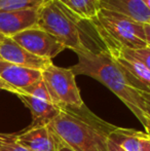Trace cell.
Wrapping results in <instances>:
<instances>
[{
	"label": "cell",
	"mask_w": 150,
	"mask_h": 151,
	"mask_svg": "<svg viewBox=\"0 0 150 151\" xmlns=\"http://www.w3.org/2000/svg\"><path fill=\"white\" fill-rule=\"evenodd\" d=\"M0 59L14 65L39 71H42L48 64L52 63V61L31 54L10 37H4L0 42Z\"/></svg>",
	"instance_id": "obj_8"
},
{
	"label": "cell",
	"mask_w": 150,
	"mask_h": 151,
	"mask_svg": "<svg viewBox=\"0 0 150 151\" xmlns=\"http://www.w3.org/2000/svg\"><path fill=\"white\" fill-rule=\"evenodd\" d=\"M0 78L19 91L42 78L41 71L14 65L0 59Z\"/></svg>",
	"instance_id": "obj_11"
},
{
	"label": "cell",
	"mask_w": 150,
	"mask_h": 151,
	"mask_svg": "<svg viewBox=\"0 0 150 151\" xmlns=\"http://www.w3.org/2000/svg\"><path fill=\"white\" fill-rule=\"evenodd\" d=\"M54 132V131H52ZM54 135H55V139H56V145H57V151H74L73 149H71L58 135L54 132Z\"/></svg>",
	"instance_id": "obj_20"
},
{
	"label": "cell",
	"mask_w": 150,
	"mask_h": 151,
	"mask_svg": "<svg viewBox=\"0 0 150 151\" xmlns=\"http://www.w3.org/2000/svg\"><path fill=\"white\" fill-rule=\"evenodd\" d=\"M107 147H108V151H126L120 147L118 144H116L115 142L109 138L108 142H107Z\"/></svg>",
	"instance_id": "obj_23"
},
{
	"label": "cell",
	"mask_w": 150,
	"mask_h": 151,
	"mask_svg": "<svg viewBox=\"0 0 150 151\" xmlns=\"http://www.w3.org/2000/svg\"><path fill=\"white\" fill-rule=\"evenodd\" d=\"M42 80L47 88L52 102L59 107L81 108L84 103L70 68H62L50 63L41 71Z\"/></svg>",
	"instance_id": "obj_5"
},
{
	"label": "cell",
	"mask_w": 150,
	"mask_h": 151,
	"mask_svg": "<svg viewBox=\"0 0 150 151\" xmlns=\"http://www.w3.org/2000/svg\"><path fill=\"white\" fill-rule=\"evenodd\" d=\"M108 52L132 88L141 93H150V70L146 66L117 50H110Z\"/></svg>",
	"instance_id": "obj_7"
},
{
	"label": "cell",
	"mask_w": 150,
	"mask_h": 151,
	"mask_svg": "<svg viewBox=\"0 0 150 151\" xmlns=\"http://www.w3.org/2000/svg\"><path fill=\"white\" fill-rule=\"evenodd\" d=\"M16 139V136L14 135H4V134H0V146L3 145L6 142L12 141Z\"/></svg>",
	"instance_id": "obj_24"
},
{
	"label": "cell",
	"mask_w": 150,
	"mask_h": 151,
	"mask_svg": "<svg viewBox=\"0 0 150 151\" xmlns=\"http://www.w3.org/2000/svg\"><path fill=\"white\" fill-rule=\"evenodd\" d=\"M110 50H117V52H121V54L128 56L131 58L135 59V60L141 62L144 66L150 70V46H146V47L139 48V50H126V48H113Z\"/></svg>",
	"instance_id": "obj_18"
},
{
	"label": "cell",
	"mask_w": 150,
	"mask_h": 151,
	"mask_svg": "<svg viewBox=\"0 0 150 151\" xmlns=\"http://www.w3.org/2000/svg\"><path fill=\"white\" fill-rule=\"evenodd\" d=\"M144 26V32H145V38H146L147 46H150V22L143 24Z\"/></svg>",
	"instance_id": "obj_25"
},
{
	"label": "cell",
	"mask_w": 150,
	"mask_h": 151,
	"mask_svg": "<svg viewBox=\"0 0 150 151\" xmlns=\"http://www.w3.org/2000/svg\"><path fill=\"white\" fill-rule=\"evenodd\" d=\"M80 21L58 0H50L38 9V28L52 34L65 48L73 52L88 47L82 41Z\"/></svg>",
	"instance_id": "obj_4"
},
{
	"label": "cell",
	"mask_w": 150,
	"mask_h": 151,
	"mask_svg": "<svg viewBox=\"0 0 150 151\" xmlns=\"http://www.w3.org/2000/svg\"><path fill=\"white\" fill-rule=\"evenodd\" d=\"M50 127L74 151H108L107 142L115 127L81 108L61 107Z\"/></svg>",
	"instance_id": "obj_2"
},
{
	"label": "cell",
	"mask_w": 150,
	"mask_h": 151,
	"mask_svg": "<svg viewBox=\"0 0 150 151\" xmlns=\"http://www.w3.org/2000/svg\"><path fill=\"white\" fill-rule=\"evenodd\" d=\"M10 38L31 54L50 61L66 50L52 34L38 27L27 29Z\"/></svg>",
	"instance_id": "obj_6"
},
{
	"label": "cell",
	"mask_w": 150,
	"mask_h": 151,
	"mask_svg": "<svg viewBox=\"0 0 150 151\" xmlns=\"http://www.w3.org/2000/svg\"><path fill=\"white\" fill-rule=\"evenodd\" d=\"M143 1H145V0H143Z\"/></svg>",
	"instance_id": "obj_29"
},
{
	"label": "cell",
	"mask_w": 150,
	"mask_h": 151,
	"mask_svg": "<svg viewBox=\"0 0 150 151\" xmlns=\"http://www.w3.org/2000/svg\"><path fill=\"white\" fill-rule=\"evenodd\" d=\"M3 39H4V36L2 35L1 33H0V42H1V41H2V40H3Z\"/></svg>",
	"instance_id": "obj_28"
},
{
	"label": "cell",
	"mask_w": 150,
	"mask_h": 151,
	"mask_svg": "<svg viewBox=\"0 0 150 151\" xmlns=\"http://www.w3.org/2000/svg\"><path fill=\"white\" fill-rule=\"evenodd\" d=\"M78 62L70 68L75 75H85L98 80L109 88L133 112L147 131L149 117L141 93L128 84L123 73L107 50L95 52L85 47L74 52Z\"/></svg>",
	"instance_id": "obj_1"
},
{
	"label": "cell",
	"mask_w": 150,
	"mask_h": 151,
	"mask_svg": "<svg viewBox=\"0 0 150 151\" xmlns=\"http://www.w3.org/2000/svg\"><path fill=\"white\" fill-rule=\"evenodd\" d=\"M50 0H0V10L39 9Z\"/></svg>",
	"instance_id": "obj_16"
},
{
	"label": "cell",
	"mask_w": 150,
	"mask_h": 151,
	"mask_svg": "<svg viewBox=\"0 0 150 151\" xmlns=\"http://www.w3.org/2000/svg\"><path fill=\"white\" fill-rule=\"evenodd\" d=\"M0 90L10 91V93H16V95H18V93H19V91L17 90V88H12L11 86H9V84H8L7 82H5L3 79H1V78H0Z\"/></svg>",
	"instance_id": "obj_22"
},
{
	"label": "cell",
	"mask_w": 150,
	"mask_h": 151,
	"mask_svg": "<svg viewBox=\"0 0 150 151\" xmlns=\"http://www.w3.org/2000/svg\"><path fill=\"white\" fill-rule=\"evenodd\" d=\"M109 138L126 151H150V135L146 132L115 127Z\"/></svg>",
	"instance_id": "obj_14"
},
{
	"label": "cell",
	"mask_w": 150,
	"mask_h": 151,
	"mask_svg": "<svg viewBox=\"0 0 150 151\" xmlns=\"http://www.w3.org/2000/svg\"><path fill=\"white\" fill-rule=\"evenodd\" d=\"M88 22L103 40L107 50L146 47L144 26L123 14L100 8L94 19Z\"/></svg>",
	"instance_id": "obj_3"
},
{
	"label": "cell",
	"mask_w": 150,
	"mask_h": 151,
	"mask_svg": "<svg viewBox=\"0 0 150 151\" xmlns=\"http://www.w3.org/2000/svg\"><path fill=\"white\" fill-rule=\"evenodd\" d=\"M141 93V91H140ZM145 105V111L148 117H150V93H141Z\"/></svg>",
	"instance_id": "obj_21"
},
{
	"label": "cell",
	"mask_w": 150,
	"mask_h": 151,
	"mask_svg": "<svg viewBox=\"0 0 150 151\" xmlns=\"http://www.w3.org/2000/svg\"><path fill=\"white\" fill-rule=\"evenodd\" d=\"M99 7L123 14L141 24L150 22V10L143 0H98Z\"/></svg>",
	"instance_id": "obj_12"
},
{
	"label": "cell",
	"mask_w": 150,
	"mask_h": 151,
	"mask_svg": "<svg viewBox=\"0 0 150 151\" xmlns=\"http://www.w3.org/2000/svg\"><path fill=\"white\" fill-rule=\"evenodd\" d=\"M26 93V95L32 96V97H35V98H37V99L52 103L50 93H48L47 88H46L45 83H44V81L42 80V78L40 80H38V81L34 82V83H32V84H30V86L20 90L19 93Z\"/></svg>",
	"instance_id": "obj_17"
},
{
	"label": "cell",
	"mask_w": 150,
	"mask_h": 151,
	"mask_svg": "<svg viewBox=\"0 0 150 151\" xmlns=\"http://www.w3.org/2000/svg\"><path fill=\"white\" fill-rule=\"evenodd\" d=\"M17 96L23 102V104L28 109H30L33 119L31 127L48 125L61 112V107L50 102L43 101L22 93H18Z\"/></svg>",
	"instance_id": "obj_13"
},
{
	"label": "cell",
	"mask_w": 150,
	"mask_h": 151,
	"mask_svg": "<svg viewBox=\"0 0 150 151\" xmlns=\"http://www.w3.org/2000/svg\"><path fill=\"white\" fill-rule=\"evenodd\" d=\"M70 12L82 21H90L97 16L99 9L98 0H58Z\"/></svg>",
	"instance_id": "obj_15"
},
{
	"label": "cell",
	"mask_w": 150,
	"mask_h": 151,
	"mask_svg": "<svg viewBox=\"0 0 150 151\" xmlns=\"http://www.w3.org/2000/svg\"><path fill=\"white\" fill-rule=\"evenodd\" d=\"M16 142L31 151H57L56 139L50 125L30 127L16 136Z\"/></svg>",
	"instance_id": "obj_10"
},
{
	"label": "cell",
	"mask_w": 150,
	"mask_h": 151,
	"mask_svg": "<svg viewBox=\"0 0 150 151\" xmlns=\"http://www.w3.org/2000/svg\"><path fill=\"white\" fill-rule=\"evenodd\" d=\"M145 3H146L147 7H148L149 10H150V0H145Z\"/></svg>",
	"instance_id": "obj_26"
},
{
	"label": "cell",
	"mask_w": 150,
	"mask_h": 151,
	"mask_svg": "<svg viewBox=\"0 0 150 151\" xmlns=\"http://www.w3.org/2000/svg\"><path fill=\"white\" fill-rule=\"evenodd\" d=\"M38 9L0 10V33L12 37L27 29L37 27Z\"/></svg>",
	"instance_id": "obj_9"
},
{
	"label": "cell",
	"mask_w": 150,
	"mask_h": 151,
	"mask_svg": "<svg viewBox=\"0 0 150 151\" xmlns=\"http://www.w3.org/2000/svg\"><path fill=\"white\" fill-rule=\"evenodd\" d=\"M149 125H148V129H147V131H146V133L148 134V135H150V117H149Z\"/></svg>",
	"instance_id": "obj_27"
},
{
	"label": "cell",
	"mask_w": 150,
	"mask_h": 151,
	"mask_svg": "<svg viewBox=\"0 0 150 151\" xmlns=\"http://www.w3.org/2000/svg\"><path fill=\"white\" fill-rule=\"evenodd\" d=\"M0 151H31V150L21 146L20 144L17 143L16 139H14L12 141L6 142L3 145L0 146Z\"/></svg>",
	"instance_id": "obj_19"
}]
</instances>
